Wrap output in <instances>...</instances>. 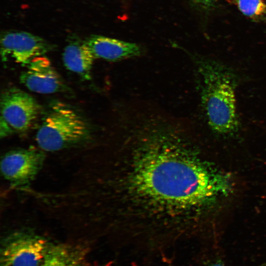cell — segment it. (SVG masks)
Returning <instances> with one entry per match:
<instances>
[{
  "label": "cell",
  "mask_w": 266,
  "mask_h": 266,
  "mask_svg": "<svg viewBox=\"0 0 266 266\" xmlns=\"http://www.w3.org/2000/svg\"><path fill=\"white\" fill-rule=\"evenodd\" d=\"M107 159L103 221L122 229L194 230L232 191L230 175L167 123L148 121L123 137Z\"/></svg>",
  "instance_id": "6da1fadb"
},
{
  "label": "cell",
  "mask_w": 266,
  "mask_h": 266,
  "mask_svg": "<svg viewBox=\"0 0 266 266\" xmlns=\"http://www.w3.org/2000/svg\"><path fill=\"white\" fill-rule=\"evenodd\" d=\"M200 79L201 104L209 129L222 136H232L240 126L236 98L235 71L211 58L191 55Z\"/></svg>",
  "instance_id": "7a4b0ae2"
},
{
  "label": "cell",
  "mask_w": 266,
  "mask_h": 266,
  "mask_svg": "<svg viewBox=\"0 0 266 266\" xmlns=\"http://www.w3.org/2000/svg\"><path fill=\"white\" fill-rule=\"evenodd\" d=\"M90 130L77 112L63 102H55L37 132L36 141L44 151H59L87 140Z\"/></svg>",
  "instance_id": "3957f363"
},
{
  "label": "cell",
  "mask_w": 266,
  "mask_h": 266,
  "mask_svg": "<svg viewBox=\"0 0 266 266\" xmlns=\"http://www.w3.org/2000/svg\"><path fill=\"white\" fill-rule=\"evenodd\" d=\"M52 244L42 236L26 231L13 233L4 238L0 250L1 266H38Z\"/></svg>",
  "instance_id": "277c9868"
},
{
  "label": "cell",
  "mask_w": 266,
  "mask_h": 266,
  "mask_svg": "<svg viewBox=\"0 0 266 266\" xmlns=\"http://www.w3.org/2000/svg\"><path fill=\"white\" fill-rule=\"evenodd\" d=\"M45 158L44 151L33 147L10 150L1 159V174L12 185H27L38 174Z\"/></svg>",
  "instance_id": "5b68a950"
},
{
  "label": "cell",
  "mask_w": 266,
  "mask_h": 266,
  "mask_svg": "<svg viewBox=\"0 0 266 266\" xmlns=\"http://www.w3.org/2000/svg\"><path fill=\"white\" fill-rule=\"evenodd\" d=\"M40 110V106L34 98L18 88H9L1 94L0 117L14 131L24 132L29 130Z\"/></svg>",
  "instance_id": "8992f818"
},
{
  "label": "cell",
  "mask_w": 266,
  "mask_h": 266,
  "mask_svg": "<svg viewBox=\"0 0 266 266\" xmlns=\"http://www.w3.org/2000/svg\"><path fill=\"white\" fill-rule=\"evenodd\" d=\"M0 46L3 61L10 57L23 66H27L33 59L43 56L54 48V45L40 37L19 31L2 34Z\"/></svg>",
  "instance_id": "52a82bcc"
},
{
  "label": "cell",
  "mask_w": 266,
  "mask_h": 266,
  "mask_svg": "<svg viewBox=\"0 0 266 266\" xmlns=\"http://www.w3.org/2000/svg\"><path fill=\"white\" fill-rule=\"evenodd\" d=\"M26 66L20 80L30 91L43 94L67 91L63 79L47 57H37Z\"/></svg>",
  "instance_id": "ba28073f"
},
{
  "label": "cell",
  "mask_w": 266,
  "mask_h": 266,
  "mask_svg": "<svg viewBox=\"0 0 266 266\" xmlns=\"http://www.w3.org/2000/svg\"><path fill=\"white\" fill-rule=\"evenodd\" d=\"M95 58L117 61L141 55L138 44L101 35H94L85 41Z\"/></svg>",
  "instance_id": "9c48e42d"
},
{
  "label": "cell",
  "mask_w": 266,
  "mask_h": 266,
  "mask_svg": "<svg viewBox=\"0 0 266 266\" xmlns=\"http://www.w3.org/2000/svg\"><path fill=\"white\" fill-rule=\"evenodd\" d=\"M95 59L85 41L71 42L66 46L63 54V61L66 67L86 80L91 79Z\"/></svg>",
  "instance_id": "30bf717a"
},
{
  "label": "cell",
  "mask_w": 266,
  "mask_h": 266,
  "mask_svg": "<svg viewBox=\"0 0 266 266\" xmlns=\"http://www.w3.org/2000/svg\"><path fill=\"white\" fill-rule=\"evenodd\" d=\"M79 257L71 248L64 245H52L38 266H80Z\"/></svg>",
  "instance_id": "8fae6325"
},
{
  "label": "cell",
  "mask_w": 266,
  "mask_h": 266,
  "mask_svg": "<svg viewBox=\"0 0 266 266\" xmlns=\"http://www.w3.org/2000/svg\"><path fill=\"white\" fill-rule=\"evenodd\" d=\"M245 16L256 22H266L265 0H229Z\"/></svg>",
  "instance_id": "7c38bea8"
},
{
  "label": "cell",
  "mask_w": 266,
  "mask_h": 266,
  "mask_svg": "<svg viewBox=\"0 0 266 266\" xmlns=\"http://www.w3.org/2000/svg\"><path fill=\"white\" fill-rule=\"evenodd\" d=\"M205 266H230L224 252L219 247L213 248Z\"/></svg>",
  "instance_id": "4fadbf2b"
},
{
  "label": "cell",
  "mask_w": 266,
  "mask_h": 266,
  "mask_svg": "<svg viewBox=\"0 0 266 266\" xmlns=\"http://www.w3.org/2000/svg\"><path fill=\"white\" fill-rule=\"evenodd\" d=\"M196 8L203 11H209L216 4L218 0H189Z\"/></svg>",
  "instance_id": "5bb4252c"
},
{
  "label": "cell",
  "mask_w": 266,
  "mask_h": 266,
  "mask_svg": "<svg viewBox=\"0 0 266 266\" xmlns=\"http://www.w3.org/2000/svg\"><path fill=\"white\" fill-rule=\"evenodd\" d=\"M14 132L12 128L0 117V137H5L12 134Z\"/></svg>",
  "instance_id": "9a60e30c"
}]
</instances>
